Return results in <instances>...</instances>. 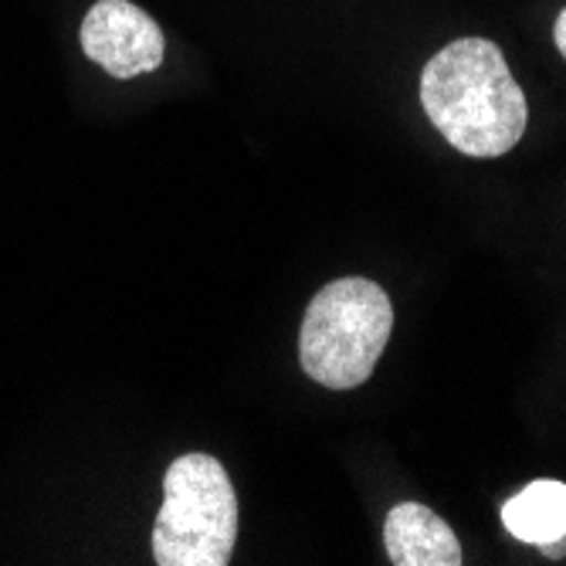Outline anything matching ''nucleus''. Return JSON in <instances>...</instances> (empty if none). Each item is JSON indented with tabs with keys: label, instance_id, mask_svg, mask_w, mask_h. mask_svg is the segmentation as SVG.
<instances>
[{
	"label": "nucleus",
	"instance_id": "obj_1",
	"mask_svg": "<svg viewBox=\"0 0 566 566\" xmlns=\"http://www.w3.org/2000/svg\"><path fill=\"white\" fill-rule=\"evenodd\" d=\"M421 106L465 157H502L530 123L526 95L489 38H458L438 51L421 72Z\"/></svg>",
	"mask_w": 566,
	"mask_h": 566
},
{
	"label": "nucleus",
	"instance_id": "obj_2",
	"mask_svg": "<svg viewBox=\"0 0 566 566\" xmlns=\"http://www.w3.org/2000/svg\"><path fill=\"white\" fill-rule=\"evenodd\" d=\"M390 329L394 305L377 282H329L305 308L298 333L302 370L329 390H353L370 380Z\"/></svg>",
	"mask_w": 566,
	"mask_h": 566
},
{
	"label": "nucleus",
	"instance_id": "obj_3",
	"mask_svg": "<svg viewBox=\"0 0 566 566\" xmlns=\"http://www.w3.org/2000/svg\"><path fill=\"white\" fill-rule=\"evenodd\" d=\"M238 539V495L211 454H180L164 479V509L153 526L160 566H224Z\"/></svg>",
	"mask_w": 566,
	"mask_h": 566
},
{
	"label": "nucleus",
	"instance_id": "obj_4",
	"mask_svg": "<svg viewBox=\"0 0 566 566\" xmlns=\"http://www.w3.org/2000/svg\"><path fill=\"white\" fill-rule=\"evenodd\" d=\"M82 51L116 78L157 72L167 55L160 24L129 0H98L82 21Z\"/></svg>",
	"mask_w": 566,
	"mask_h": 566
},
{
	"label": "nucleus",
	"instance_id": "obj_5",
	"mask_svg": "<svg viewBox=\"0 0 566 566\" xmlns=\"http://www.w3.org/2000/svg\"><path fill=\"white\" fill-rule=\"evenodd\" d=\"M387 556L397 566H461V543L451 526L418 502H400L384 523Z\"/></svg>",
	"mask_w": 566,
	"mask_h": 566
},
{
	"label": "nucleus",
	"instance_id": "obj_6",
	"mask_svg": "<svg viewBox=\"0 0 566 566\" xmlns=\"http://www.w3.org/2000/svg\"><path fill=\"white\" fill-rule=\"evenodd\" d=\"M502 523L520 543L543 546L566 536V485L539 479L502 505Z\"/></svg>",
	"mask_w": 566,
	"mask_h": 566
},
{
	"label": "nucleus",
	"instance_id": "obj_7",
	"mask_svg": "<svg viewBox=\"0 0 566 566\" xmlns=\"http://www.w3.org/2000/svg\"><path fill=\"white\" fill-rule=\"evenodd\" d=\"M553 41H556V48H559V55L566 59V8H563V11H559V18H556Z\"/></svg>",
	"mask_w": 566,
	"mask_h": 566
}]
</instances>
